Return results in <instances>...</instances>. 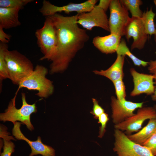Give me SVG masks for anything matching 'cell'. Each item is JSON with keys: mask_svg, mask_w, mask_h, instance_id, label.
Here are the masks:
<instances>
[{"mask_svg": "<svg viewBox=\"0 0 156 156\" xmlns=\"http://www.w3.org/2000/svg\"><path fill=\"white\" fill-rule=\"evenodd\" d=\"M130 72L134 85L133 89L130 93L131 96H135L142 93L147 95L154 93V77L153 75L138 73L133 68L130 69Z\"/></svg>", "mask_w": 156, "mask_h": 156, "instance_id": "obj_14", "label": "cell"}, {"mask_svg": "<svg viewBox=\"0 0 156 156\" xmlns=\"http://www.w3.org/2000/svg\"><path fill=\"white\" fill-rule=\"evenodd\" d=\"M111 99L112 118L115 125L134 115V111L142 107L143 104V102L135 103L125 99L120 101L114 96L112 97Z\"/></svg>", "mask_w": 156, "mask_h": 156, "instance_id": "obj_11", "label": "cell"}, {"mask_svg": "<svg viewBox=\"0 0 156 156\" xmlns=\"http://www.w3.org/2000/svg\"><path fill=\"white\" fill-rule=\"evenodd\" d=\"M77 23L88 30H91L94 27H98L110 31L108 20L105 12L97 5L89 12L78 14Z\"/></svg>", "mask_w": 156, "mask_h": 156, "instance_id": "obj_10", "label": "cell"}, {"mask_svg": "<svg viewBox=\"0 0 156 156\" xmlns=\"http://www.w3.org/2000/svg\"><path fill=\"white\" fill-rule=\"evenodd\" d=\"M155 109V110H156V105H155L154 106V107Z\"/></svg>", "mask_w": 156, "mask_h": 156, "instance_id": "obj_35", "label": "cell"}, {"mask_svg": "<svg viewBox=\"0 0 156 156\" xmlns=\"http://www.w3.org/2000/svg\"><path fill=\"white\" fill-rule=\"evenodd\" d=\"M155 14L151 8L150 10L143 12L142 17L140 18L145 32L148 35H154L156 32L154 21Z\"/></svg>", "mask_w": 156, "mask_h": 156, "instance_id": "obj_20", "label": "cell"}, {"mask_svg": "<svg viewBox=\"0 0 156 156\" xmlns=\"http://www.w3.org/2000/svg\"><path fill=\"white\" fill-rule=\"evenodd\" d=\"M33 0H0V7L20 8L22 9Z\"/></svg>", "mask_w": 156, "mask_h": 156, "instance_id": "obj_23", "label": "cell"}, {"mask_svg": "<svg viewBox=\"0 0 156 156\" xmlns=\"http://www.w3.org/2000/svg\"><path fill=\"white\" fill-rule=\"evenodd\" d=\"M93 106L92 113L96 118L99 117L104 112V109L99 104L97 101L94 99H92Z\"/></svg>", "mask_w": 156, "mask_h": 156, "instance_id": "obj_28", "label": "cell"}, {"mask_svg": "<svg viewBox=\"0 0 156 156\" xmlns=\"http://www.w3.org/2000/svg\"><path fill=\"white\" fill-rule=\"evenodd\" d=\"M8 50L7 44L0 43V91L2 90L3 80L9 79L6 63L5 60L6 52Z\"/></svg>", "mask_w": 156, "mask_h": 156, "instance_id": "obj_21", "label": "cell"}, {"mask_svg": "<svg viewBox=\"0 0 156 156\" xmlns=\"http://www.w3.org/2000/svg\"><path fill=\"white\" fill-rule=\"evenodd\" d=\"M37 44L43 56L40 60L51 61L57 53L58 38L56 28L49 16L46 18L43 27L35 32Z\"/></svg>", "mask_w": 156, "mask_h": 156, "instance_id": "obj_3", "label": "cell"}, {"mask_svg": "<svg viewBox=\"0 0 156 156\" xmlns=\"http://www.w3.org/2000/svg\"><path fill=\"white\" fill-rule=\"evenodd\" d=\"M20 8L0 7V26L6 29L20 25L18 12Z\"/></svg>", "mask_w": 156, "mask_h": 156, "instance_id": "obj_16", "label": "cell"}, {"mask_svg": "<svg viewBox=\"0 0 156 156\" xmlns=\"http://www.w3.org/2000/svg\"><path fill=\"white\" fill-rule=\"evenodd\" d=\"M121 36L114 34L104 36H96L93 40L94 45L101 52L106 54L116 52L120 44Z\"/></svg>", "mask_w": 156, "mask_h": 156, "instance_id": "obj_15", "label": "cell"}, {"mask_svg": "<svg viewBox=\"0 0 156 156\" xmlns=\"http://www.w3.org/2000/svg\"><path fill=\"white\" fill-rule=\"evenodd\" d=\"M3 29L0 26V40L1 42L7 44L10 40L11 36L5 33Z\"/></svg>", "mask_w": 156, "mask_h": 156, "instance_id": "obj_29", "label": "cell"}, {"mask_svg": "<svg viewBox=\"0 0 156 156\" xmlns=\"http://www.w3.org/2000/svg\"><path fill=\"white\" fill-rule=\"evenodd\" d=\"M47 69L42 65H37L33 72L23 80L19 85L16 93L21 88H25L29 90H35L38 92L35 94L41 98H47L53 92L52 82L47 79Z\"/></svg>", "mask_w": 156, "mask_h": 156, "instance_id": "obj_4", "label": "cell"}, {"mask_svg": "<svg viewBox=\"0 0 156 156\" xmlns=\"http://www.w3.org/2000/svg\"><path fill=\"white\" fill-rule=\"evenodd\" d=\"M154 35V41L155 42V44L156 46V31L155 34Z\"/></svg>", "mask_w": 156, "mask_h": 156, "instance_id": "obj_33", "label": "cell"}, {"mask_svg": "<svg viewBox=\"0 0 156 156\" xmlns=\"http://www.w3.org/2000/svg\"><path fill=\"white\" fill-rule=\"evenodd\" d=\"M148 35L145 32L140 18L131 17L126 28L125 35L128 41L131 37L133 39L131 50L143 49L148 39Z\"/></svg>", "mask_w": 156, "mask_h": 156, "instance_id": "obj_12", "label": "cell"}, {"mask_svg": "<svg viewBox=\"0 0 156 156\" xmlns=\"http://www.w3.org/2000/svg\"><path fill=\"white\" fill-rule=\"evenodd\" d=\"M17 94L10 102L7 109L4 112L0 114L1 121L4 122L6 121L12 122L13 124L17 121H20L25 125L27 128L32 131L34 127L31 123L30 119L31 115L37 112L36 104H29L26 100L25 94L21 93L22 105L19 109L16 107L15 101Z\"/></svg>", "mask_w": 156, "mask_h": 156, "instance_id": "obj_5", "label": "cell"}, {"mask_svg": "<svg viewBox=\"0 0 156 156\" xmlns=\"http://www.w3.org/2000/svg\"><path fill=\"white\" fill-rule=\"evenodd\" d=\"M3 138L4 146L3 151L1 154V156H11L14 151V144L10 141L11 137L7 136H4Z\"/></svg>", "mask_w": 156, "mask_h": 156, "instance_id": "obj_25", "label": "cell"}, {"mask_svg": "<svg viewBox=\"0 0 156 156\" xmlns=\"http://www.w3.org/2000/svg\"><path fill=\"white\" fill-rule=\"evenodd\" d=\"M153 1H154V3L155 4V5L156 7V0H154Z\"/></svg>", "mask_w": 156, "mask_h": 156, "instance_id": "obj_34", "label": "cell"}, {"mask_svg": "<svg viewBox=\"0 0 156 156\" xmlns=\"http://www.w3.org/2000/svg\"><path fill=\"white\" fill-rule=\"evenodd\" d=\"M121 3L129 10L132 17L141 18L143 12L140 9V6L142 4L140 0H120Z\"/></svg>", "mask_w": 156, "mask_h": 156, "instance_id": "obj_22", "label": "cell"}, {"mask_svg": "<svg viewBox=\"0 0 156 156\" xmlns=\"http://www.w3.org/2000/svg\"><path fill=\"white\" fill-rule=\"evenodd\" d=\"M98 119L99 123L101 124L99 137L101 138L103 136L105 132L106 124L109 120V118L108 115L104 112L99 117Z\"/></svg>", "mask_w": 156, "mask_h": 156, "instance_id": "obj_27", "label": "cell"}, {"mask_svg": "<svg viewBox=\"0 0 156 156\" xmlns=\"http://www.w3.org/2000/svg\"><path fill=\"white\" fill-rule=\"evenodd\" d=\"M143 146L149 149L154 156H156V130Z\"/></svg>", "mask_w": 156, "mask_h": 156, "instance_id": "obj_26", "label": "cell"}, {"mask_svg": "<svg viewBox=\"0 0 156 156\" xmlns=\"http://www.w3.org/2000/svg\"><path fill=\"white\" fill-rule=\"evenodd\" d=\"M21 123L16 122L14 124L12 133L16 138L25 140L30 146L31 151L29 156L40 154L42 156H55L54 149L52 147L43 143L40 137L35 141H32L27 138L21 132L20 127Z\"/></svg>", "mask_w": 156, "mask_h": 156, "instance_id": "obj_13", "label": "cell"}, {"mask_svg": "<svg viewBox=\"0 0 156 156\" xmlns=\"http://www.w3.org/2000/svg\"><path fill=\"white\" fill-rule=\"evenodd\" d=\"M155 82L156 85V80ZM152 99L153 101H156V86L154 93V94L152 96Z\"/></svg>", "mask_w": 156, "mask_h": 156, "instance_id": "obj_32", "label": "cell"}, {"mask_svg": "<svg viewBox=\"0 0 156 156\" xmlns=\"http://www.w3.org/2000/svg\"><path fill=\"white\" fill-rule=\"evenodd\" d=\"M117 55H127L132 60L134 64L138 66H146L149 62L141 60L138 58L130 51L127 45L126 42L124 39L121 40L116 50Z\"/></svg>", "mask_w": 156, "mask_h": 156, "instance_id": "obj_19", "label": "cell"}, {"mask_svg": "<svg viewBox=\"0 0 156 156\" xmlns=\"http://www.w3.org/2000/svg\"><path fill=\"white\" fill-rule=\"evenodd\" d=\"M97 1L96 0H88L81 3H71L65 5L57 6L52 4L48 1L44 0L39 11L42 15L47 16L63 12L66 14L76 12L78 14H79L90 11Z\"/></svg>", "mask_w": 156, "mask_h": 156, "instance_id": "obj_9", "label": "cell"}, {"mask_svg": "<svg viewBox=\"0 0 156 156\" xmlns=\"http://www.w3.org/2000/svg\"><path fill=\"white\" fill-rule=\"evenodd\" d=\"M156 118V110L152 107H144L138 108L137 113L122 122L115 125V129L129 135L138 131L141 128L142 125L147 119Z\"/></svg>", "mask_w": 156, "mask_h": 156, "instance_id": "obj_8", "label": "cell"}, {"mask_svg": "<svg viewBox=\"0 0 156 156\" xmlns=\"http://www.w3.org/2000/svg\"><path fill=\"white\" fill-rule=\"evenodd\" d=\"M156 130V118L149 119L147 125L137 133L127 135L134 142L142 145Z\"/></svg>", "mask_w": 156, "mask_h": 156, "instance_id": "obj_18", "label": "cell"}, {"mask_svg": "<svg viewBox=\"0 0 156 156\" xmlns=\"http://www.w3.org/2000/svg\"><path fill=\"white\" fill-rule=\"evenodd\" d=\"M5 60L9 79L15 85L18 86L34 70L31 62L16 50H7L5 54Z\"/></svg>", "mask_w": 156, "mask_h": 156, "instance_id": "obj_2", "label": "cell"}, {"mask_svg": "<svg viewBox=\"0 0 156 156\" xmlns=\"http://www.w3.org/2000/svg\"><path fill=\"white\" fill-rule=\"evenodd\" d=\"M148 69L151 73L153 74L154 79L156 80V60H151L149 62Z\"/></svg>", "mask_w": 156, "mask_h": 156, "instance_id": "obj_30", "label": "cell"}, {"mask_svg": "<svg viewBox=\"0 0 156 156\" xmlns=\"http://www.w3.org/2000/svg\"><path fill=\"white\" fill-rule=\"evenodd\" d=\"M111 1V0H100L97 5L106 12L109 7Z\"/></svg>", "mask_w": 156, "mask_h": 156, "instance_id": "obj_31", "label": "cell"}, {"mask_svg": "<svg viewBox=\"0 0 156 156\" xmlns=\"http://www.w3.org/2000/svg\"><path fill=\"white\" fill-rule=\"evenodd\" d=\"M125 57V55H117L115 61L108 68L105 70H94V72L96 74L107 77L112 82L122 79Z\"/></svg>", "mask_w": 156, "mask_h": 156, "instance_id": "obj_17", "label": "cell"}, {"mask_svg": "<svg viewBox=\"0 0 156 156\" xmlns=\"http://www.w3.org/2000/svg\"><path fill=\"white\" fill-rule=\"evenodd\" d=\"M114 151L118 156H154L146 147L130 140L122 131L114 130Z\"/></svg>", "mask_w": 156, "mask_h": 156, "instance_id": "obj_6", "label": "cell"}, {"mask_svg": "<svg viewBox=\"0 0 156 156\" xmlns=\"http://www.w3.org/2000/svg\"><path fill=\"white\" fill-rule=\"evenodd\" d=\"M77 16L78 14L66 16L57 13L49 16L56 28L58 38L57 53L50 66L51 74L65 70L89 39L86 30L78 26Z\"/></svg>", "mask_w": 156, "mask_h": 156, "instance_id": "obj_1", "label": "cell"}, {"mask_svg": "<svg viewBox=\"0 0 156 156\" xmlns=\"http://www.w3.org/2000/svg\"><path fill=\"white\" fill-rule=\"evenodd\" d=\"M108 23L110 34L125 36L126 28L131 20L128 10L119 0H111Z\"/></svg>", "mask_w": 156, "mask_h": 156, "instance_id": "obj_7", "label": "cell"}, {"mask_svg": "<svg viewBox=\"0 0 156 156\" xmlns=\"http://www.w3.org/2000/svg\"></svg>", "mask_w": 156, "mask_h": 156, "instance_id": "obj_36", "label": "cell"}, {"mask_svg": "<svg viewBox=\"0 0 156 156\" xmlns=\"http://www.w3.org/2000/svg\"><path fill=\"white\" fill-rule=\"evenodd\" d=\"M113 83L114 86L117 99L120 101L125 99V88L122 79Z\"/></svg>", "mask_w": 156, "mask_h": 156, "instance_id": "obj_24", "label": "cell"}]
</instances>
